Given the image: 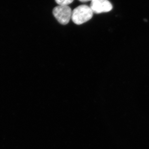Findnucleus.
Instances as JSON below:
<instances>
[{
  "mask_svg": "<svg viewBox=\"0 0 149 149\" xmlns=\"http://www.w3.org/2000/svg\"><path fill=\"white\" fill-rule=\"evenodd\" d=\"M90 7L93 13L99 14L110 11L113 6L108 0H93L91 1Z\"/></svg>",
  "mask_w": 149,
  "mask_h": 149,
  "instance_id": "obj_3",
  "label": "nucleus"
},
{
  "mask_svg": "<svg viewBox=\"0 0 149 149\" xmlns=\"http://www.w3.org/2000/svg\"><path fill=\"white\" fill-rule=\"evenodd\" d=\"M53 14L60 24L65 25L71 18L72 11L68 6H58L54 8Z\"/></svg>",
  "mask_w": 149,
  "mask_h": 149,
  "instance_id": "obj_2",
  "label": "nucleus"
},
{
  "mask_svg": "<svg viewBox=\"0 0 149 149\" xmlns=\"http://www.w3.org/2000/svg\"><path fill=\"white\" fill-rule=\"evenodd\" d=\"M93 1V0H88V1Z\"/></svg>",
  "mask_w": 149,
  "mask_h": 149,
  "instance_id": "obj_6",
  "label": "nucleus"
},
{
  "mask_svg": "<svg viewBox=\"0 0 149 149\" xmlns=\"http://www.w3.org/2000/svg\"><path fill=\"white\" fill-rule=\"evenodd\" d=\"M93 15V12L90 6L82 5L72 11L71 19L74 24L80 25L90 20Z\"/></svg>",
  "mask_w": 149,
  "mask_h": 149,
  "instance_id": "obj_1",
  "label": "nucleus"
},
{
  "mask_svg": "<svg viewBox=\"0 0 149 149\" xmlns=\"http://www.w3.org/2000/svg\"><path fill=\"white\" fill-rule=\"evenodd\" d=\"M74 0H55L58 6H68Z\"/></svg>",
  "mask_w": 149,
  "mask_h": 149,
  "instance_id": "obj_4",
  "label": "nucleus"
},
{
  "mask_svg": "<svg viewBox=\"0 0 149 149\" xmlns=\"http://www.w3.org/2000/svg\"><path fill=\"white\" fill-rule=\"evenodd\" d=\"M81 2L85 3L88 1V0H79Z\"/></svg>",
  "mask_w": 149,
  "mask_h": 149,
  "instance_id": "obj_5",
  "label": "nucleus"
}]
</instances>
